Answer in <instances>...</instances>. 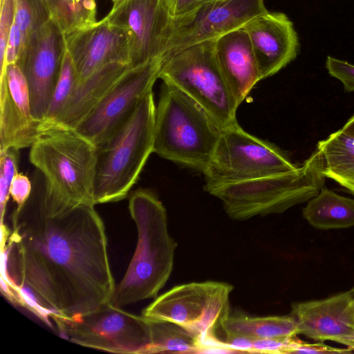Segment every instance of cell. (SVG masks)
Returning a JSON list of instances; mask_svg holds the SVG:
<instances>
[{"label":"cell","instance_id":"1","mask_svg":"<svg viewBox=\"0 0 354 354\" xmlns=\"http://www.w3.org/2000/svg\"><path fill=\"white\" fill-rule=\"evenodd\" d=\"M94 206L48 216L37 194L12 214L1 277L29 289L55 322L92 313L114 292L105 226Z\"/></svg>","mask_w":354,"mask_h":354},{"label":"cell","instance_id":"2","mask_svg":"<svg viewBox=\"0 0 354 354\" xmlns=\"http://www.w3.org/2000/svg\"><path fill=\"white\" fill-rule=\"evenodd\" d=\"M129 211L136 225L137 243L109 301L119 308L157 297L173 270L177 246L169 234L167 211L153 192H133L129 198Z\"/></svg>","mask_w":354,"mask_h":354},{"label":"cell","instance_id":"3","mask_svg":"<svg viewBox=\"0 0 354 354\" xmlns=\"http://www.w3.org/2000/svg\"><path fill=\"white\" fill-rule=\"evenodd\" d=\"M29 160L45 178L39 195L47 215L95 205L96 147L89 140L74 130L49 131L30 147Z\"/></svg>","mask_w":354,"mask_h":354},{"label":"cell","instance_id":"4","mask_svg":"<svg viewBox=\"0 0 354 354\" xmlns=\"http://www.w3.org/2000/svg\"><path fill=\"white\" fill-rule=\"evenodd\" d=\"M320 151L294 171L247 180L205 184L204 190L222 201L227 215L235 221L282 213L308 201L324 187Z\"/></svg>","mask_w":354,"mask_h":354},{"label":"cell","instance_id":"5","mask_svg":"<svg viewBox=\"0 0 354 354\" xmlns=\"http://www.w3.org/2000/svg\"><path fill=\"white\" fill-rule=\"evenodd\" d=\"M222 129L198 102L163 82L156 107L153 152L204 174Z\"/></svg>","mask_w":354,"mask_h":354},{"label":"cell","instance_id":"6","mask_svg":"<svg viewBox=\"0 0 354 354\" xmlns=\"http://www.w3.org/2000/svg\"><path fill=\"white\" fill-rule=\"evenodd\" d=\"M156 105L150 91L131 116L96 146L95 204L124 199L153 152Z\"/></svg>","mask_w":354,"mask_h":354},{"label":"cell","instance_id":"7","mask_svg":"<svg viewBox=\"0 0 354 354\" xmlns=\"http://www.w3.org/2000/svg\"><path fill=\"white\" fill-rule=\"evenodd\" d=\"M215 40L186 46L161 59L159 78L198 102L223 129L237 122L239 105L216 62Z\"/></svg>","mask_w":354,"mask_h":354},{"label":"cell","instance_id":"8","mask_svg":"<svg viewBox=\"0 0 354 354\" xmlns=\"http://www.w3.org/2000/svg\"><path fill=\"white\" fill-rule=\"evenodd\" d=\"M233 288L227 283L213 281L178 285L156 297L142 315L183 327L198 337L202 346L216 337V332L230 315V295Z\"/></svg>","mask_w":354,"mask_h":354},{"label":"cell","instance_id":"9","mask_svg":"<svg viewBox=\"0 0 354 354\" xmlns=\"http://www.w3.org/2000/svg\"><path fill=\"white\" fill-rule=\"evenodd\" d=\"M299 165L277 146L248 133L236 122L222 129L203 174L205 184L258 178L292 171Z\"/></svg>","mask_w":354,"mask_h":354},{"label":"cell","instance_id":"10","mask_svg":"<svg viewBox=\"0 0 354 354\" xmlns=\"http://www.w3.org/2000/svg\"><path fill=\"white\" fill-rule=\"evenodd\" d=\"M55 324L66 338L82 346L113 353L150 354V320L109 302L73 321Z\"/></svg>","mask_w":354,"mask_h":354},{"label":"cell","instance_id":"11","mask_svg":"<svg viewBox=\"0 0 354 354\" xmlns=\"http://www.w3.org/2000/svg\"><path fill=\"white\" fill-rule=\"evenodd\" d=\"M264 0L205 1L192 11L173 17L162 58L186 46L216 39L266 12Z\"/></svg>","mask_w":354,"mask_h":354},{"label":"cell","instance_id":"12","mask_svg":"<svg viewBox=\"0 0 354 354\" xmlns=\"http://www.w3.org/2000/svg\"><path fill=\"white\" fill-rule=\"evenodd\" d=\"M161 59L129 68L100 103L73 129L95 147L131 116L159 78Z\"/></svg>","mask_w":354,"mask_h":354},{"label":"cell","instance_id":"13","mask_svg":"<svg viewBox=\"0 0 354 354\" xmlns=\"http://www.w3.org/2000/svg\"><path fill=\"white\" fill-rule=\"evenodd\" d=\"M105 17L125 32L131 67L162 57L173 17L167 0H119Z\"/></svg>","mask_w":354,"mask_h":354},{"label":"cell","instance_id":"14","mask_svg":"<svg viewBox=\"0 0 354 354\" xmlns=\"http://www.w3.org/2000/svg\"><path fill=\"white\" fill-rule=\"evenodd\" d=\"M65 50L64 33L50 19L30 36L17 62L26 79L32 115L41 123L48 109Z\"/></svg>","mask_w":354,"mask_h":354},{"label":"cell","instance_id":"15","mask_svg":"<svg viewBox=\"0 0 354 354\" xmlns=\"http://www.w3.org/2000/svg\"><path fill=\"white\" fill-rule=\"evenodd\" d=\"M64 38L66 48L75 68L77 84L108 64L122 62L130 65L125 32L110 24L106 17L67 32Z\"/></svg>","mask_w":354,"mask_h":354},{"label":"cell","instance_id":"16","mask_svg":"<svg viewBox=\"0 0 354 354\" xmlns=\"http://www.w3.org/2000/svg\"><path fill=\"white\" fill-rule=\"evenodd\" d=\"M32 115L26 79L17 64L0 74V151L29 147L41 135Z\"/></svg>","mask_w":354,"mask_h":354},{"label":"cell","instance_id":"17","mask_svg":"<svg viewBox=\"0 0 354 354\" xmlns=\"http://www.w3.org/2000/svg\"><path fill=\"white\" fill-rule=\"evenodd\" d=\"M290 314L297 322L298 335L322 342H335L354 351V292L351 290L293 303Z\"/></svg>","mask_w":354,"mask_h":354},{"label":"cell","instance_id":"18","mask_svg":"<svg viewBox=\"0 0 354 354\" xmlns=\"http://www.w3.org/2000/svg\"><path fill=\"white\" fill-rule=\"evenodd\" d=\"M243 28L248 33L261 80L276 74L296 58L299 38L285 14L267 11Z\"/></svg>","mask_w":354,"mask_h":354},{"label":"cell","instance_id":"19","mask_svg":"<svg viewBox=\"0 0 354 354\" xmlns=\"http://www.w3.org/2000/svg\"><path fill=\"white\" fill-rule=\"evenodd\" d=\"M214 51L219 68L239 106L261 81L246 30L241 28L217 38Z\"/></svg>","mask_w":354,"mask_h":354},{"label":"cell","instance_id":"20","mask_svg":"<svg viewBox=\"0 0 354 354\" xmlns=\"http://www.w3.org/2000/svg\"><path fill=\"white\" fill-rule=\"evenodd\" d=\"M130 68L131 66L126 63H110L76 84L62 111L44 133L57 129L73 130Z\"/></svg>","mask_w":354,"mask_h":354},{"label":"cell","instance_id":"21","mask_svg":"<svg viewBox=\"0 0 354 354\" xmlns=\"http://www.w3.org/2000/svg\"><path fill=\"white\" fill-rule=\"evenodd\" d=\"M303 217L319 230L354 227V198L342 196L325 186L307 201Z\"/></svg>","mask_w":354,"mask_h":354},{"label":"cell","instance_id":"22","mask_svg":"<svg viewBox=\"0 0 354 354\" xmlns=\"http://www.w3.org/2000/svg\"><path fill=\"white\" fill-rule=\"evenodd\" d=\"M316 148L322 154L326 178L339 185L354 180V136L340 129L319 140Z\"/></svg>","mask_w":354,"mask_h":354},{"label":"cell","instance_id":"23","mask_svg":"<svg viewBox=\"0 0 354 354\" xmlns=\"http://www.w3.org/2000/svg\"><path fill=\"white\" fill-rule=\"evenodd\" d=\"M221 330L225 333L243 335L252 339L286 338L298 335L297 322L290 313L263 317L230 315Z\"/></svg>","mask_w":354,"mask_h":354},{"label":"cell","instance_id":"24","mask_svg":"<svg viewBox=\"0 0 354 354\" xmlns=\"http://www.w3.org/2000/svg\"><path fill=\"white\" fill-rule=\"evenodd\" d=\"M151 353H201V340L196 335L171 322L151 320Z\"/></svg>","mask_w":354,"mask_h":354},{"label":"cell","instance_id":"25","mask_svg":"<svg viewBox=\"0 0 354 354\" xmlns=\"http://www.w3.org/2000/svg\"><path fill=\"white\" fill-rule=\"evenodd\" d=\"M77 84V74L73 60L66 48L59 75L52 95L48 109L40 126L41 134L58 116Z\"/></svg>","mask_w":354,"mask_h":354},{"label":"cell","instance_id":"26","mask_svg":"<svg viewBox=\"0 0 354 354\" xmlns=\"http://www.w3.org/2000/svg\"><path fill=\"white\" fill-rule=\"evenodd\" d=\"M50 19L46 0H15V22L21 32L24 46L30 36Z\"/></svg>","mask_w":354,"mask_h":354},{"label":"cell","instance_id":"27","mask_svg":"<svg viewBox=\"0 0 354 354\" xmlns=\"http://www.w3.org/2000/svg\"><path fill=\"white\" fill-rule=\"evenodd\" d=\"M17 150L10 148L0 151V214L1 224L4 223V215L10 197L12 180L18 173Z\"/></svg>","mask_w":354,"mask_h":354},{"label":"cell","instance_id":"28","mask_svg":"<svg viewBox=\"0 0 354 354\" xmlns=\"http://www.w3.org/2000/svg\"><path fill=\"white\" fill-rule=\"evenodd\" d=\"M53 19L66 33L80 28L75 0H46Z\"/></svg>","mask_w":354,"mask_h":354},{"label":"cell","instance_id":"29","mask_svg":"<svg viewBox=\"0 0 354 354\" xmlns=\"http://www.w3.org/2000/svg\"><path fill=\"white\" fill-rule=\"evenodd\" d=\"M326 68L329 75L339 80L345 92H354V65L346 61L328 56Z\"/></svg>","mask_w":354,"mask_h":354},{"label":"cell","instance_id":"30","mask_svg":"<svg viewBox=\"0 0 354 354\" xmlns=\"http://www.w3.org/2000/svg\"><path fill=\"white\" fill-rule=\"evenodd\" d=\"M15 21V0L1 3L0 16V66L3 68L8 37Z\"/></svg>","mask_w":354,"mask_h":354},{"label":"cell","instance_id":"31","mask_svg":"<svg viewBox=\"0 0 354 354\" xmlns=\"http://www.w3.org/2000/svg\"><path fill=\"white\" fill-rule=\"evenodd\" d=\"M296 337L254 339L252 353H288Z\"/></svg>","mask_w":354,"mask_h":354},{"label":"cell","instance_id":"32","mask_svg":"<svg viewBox=\"0 0 354 354\" xmlns=\"http://www.w3.org/2000/svg\"><path fill=\"white\" fill-rule=\"evenodd\" d=\"M31 194V183L26 175L17 173L13 177L10 188V195L16 203V210H20Z\"/></svg>","mask_w":354,"mask_h":354},{"label":"cell","instance_id":"33","mask_svg":"<svg viewBox=\"0 0 354 354\" xmlns=\"http://www.w3.org/2000/svg\"><path fill=\"white\" fill-rule=\"evenodd\" d=\"M23 47L24 39L21 32L14 21L8 37L3 68L6 65L17 64Z\"/></svg>","mask_w":354,"mask_h":354},{"label":"cell","instance_id":"34","mask_svg":"<svg viewBox=\"0 0 354 354\" xmlns=\"http://www.w3.org/2000/svg\"><path fill=\"white\" fill-rule=\"evenodd\" d=\"M351 351L348 348H334L323 343L305 342L297 337L288 353H346Z\"/></svg>","mask_w":354,"mask_h":354},{"label":"cell","instance_id":"35","mask_svg":"<svg viewBox=\"0 0 354 354\" xmlns=\"http://www.w3.org/2000/svg\"><path fill=\"white\" fill-rule=\"evenodd\" d=\"M223 342L225 347L230 353H252V338L239 334L225 333Z\"/></svg>","mask_w":354,"mask_h":354},{"label":"cell","instance_id":"36","mask_svg":"<svg viewBox=\"0 0 354 354\" xmlns=\"http://www.w3.org/2000/svg\"><path fill=\"white\" fill-rule=\"evenodd\" d=\"M80 28L96 22L95 0H75Z\"/></svg>","mask_w":354,"mask_h":354},{"label":"cell","instance_id":"37","mask_svg":"<svg viewBox=\"0 0 354 354\" xmlns=\"http://www.w3.org/2000/svg\"><path fill=\"white\" fill-rule=\"evenodd\" d=\"M205 0H167L173 17L184 15L199 6Z\"/></svg>","mask_w":354,"mask_h":354},{"label":"cell","instance_id":"38","mask_svg":"<svg viewBox=\"0 0 354 354\" xmlns=\"http://www.w3.org/2000/svg\"><path fill=\"white\" fill-rule=\"evenodd\" d=\"M1 248L6 245L8 238L11 234L10 230L4 223L1 224Z\"/></svg>","mask_w":354,"mask_h":354},{"label":"cell","instance_id":"39","mask_svg":"<svg viewBox=\"0 0 354 354\" xmlns=\"http://www.w3.org/2000/svg\"><path fill=\"white\" fill-rule=\"evenodd\" d=\"M342 129L350 135L354 136V115L348 120Z\"/></svg>","mask_w":354,"mask_h":354},{"label":"cell","instance_id":"40","mask_svg":"<svg viewBox=\"0 0 354 354\" xmlns=\"http://www.w3.org/2000/svg\"><path fill=\"white\" fill-rule=\"evenodd\" d=\"M342 187L345 188L348 192L354 196V180L348 183H344L340 185Z\"/></svg>","mask_w":354,"mask_h":354},{"label":"cell","instance_id":"41","mask_svg":"<svg viewBox=\"0 0 354 354\" xmlns=\"http://www.w3.org/2000/svg\"><path fill=\"white\" fill-rule=\"evenodd\" d=\"M351 290L354 292V286L351 289Z\"/></svg>","mask_w":354,"mask_h":354},{"label":"cell","instance_id":"42","mask_svg":"<svg viewBox=\"0 0 354 354\" xmlns=\"http://www.w3.org/2000/svg\"><path fill=\"white\" fill-rule=\"evenodd\" d=\"M119 1V0H112V1H113V3H114V2H116V1Z\"/></svg>","mask_w":354,"mask_h":354},{"label":"cell","instance_id":"43","mask_svg":"<svg viewBox=\"0 0 354 354\" xmlns=\"http://www.w3.org/2000/svg\"><path fill=\"white\" fill-rule=\"evenodd\" d=\"M4 0H1V3H2Z\"/></svg>","mask_w":354,"mask_h":354},{"label":"cell","instance_id":"44","mask_svg":"<svg viewBox=\"0 0 354 354\" xmlns=\"http://www.w3.org/2000/svg\"><path fill=\"white\" fill-rule=\"evenodd\" d=\"M205 1H210V0H205Z\"/></svg>","mask_w":354,"mask_h":354}]
</instances>
